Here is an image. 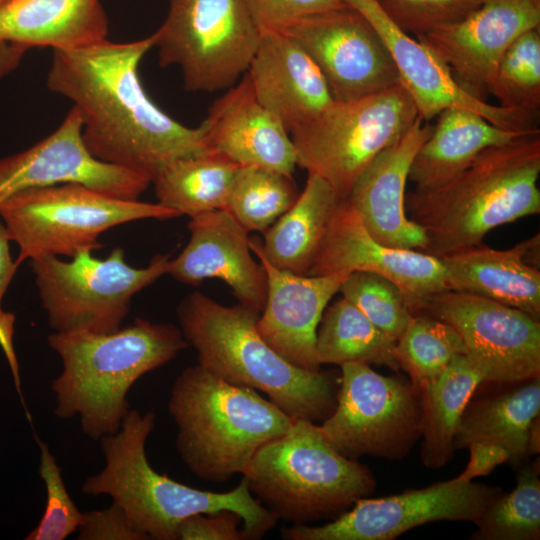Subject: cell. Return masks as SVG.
<instances>
[{
	"label": "cell",
	"instance_id": "cell-7",
	"mask_svg": "<svg viewBox=\"0 0 540 540\" xmlns=\"http://www.w3.org/2000/svg\"><path fill=\"white\" fill-rule=\"evenodd\" d=\"M243 477L261 504L293 525L331 521L376 488L368 467L340 454L305 419L262 445Z\"/></svg>",
	"mask_w": 540,
	"mask_h": 540
},
{
	"label": "cell",
	"instance_id": "cell-33",
	"mask_svg": "<svg viewBox=\"0 0 540 540\" xmlns=\"http://www.w3.org/2000/svg\"><path fill=\"white\" fill-rule=\"evenodd\" d=\"M395 358L418 390L436 379L459 355L462 338L448 323L425 313L412 314L395 343Z\"/></svg>",
	"mask_w": 540,
	"mask_h": 540
},
{
	"label": "cell",
	"instance_id": "cell-20",
	"mask_svg": "<svg viewBox=\"0 0 540 540\" xmlns=\"http://www.w3.org/2000/svg\"><path fill=\"white\" fill-rule=\"evenodd\" d=\"M249 245L267 279L266 300L257 320L260 335L289 362L319 370L317 329L328 303L349 273L295 274L273 266L262 253L260 240L250 238Z\"/></svg>",
	"mask_w": 540,
	"mask_h": 540
},
{
	"label": "cell",
	"instance_id": "cell-47",
	"mask_svg": "<svg viewBox=\"0 0 540 540\" xmlns=\"http://www.w3.org/2000/svg\"><path fill=\"white\" fill-rule=\"evenodd\" d=\"M4 1H5V0H0V4H1L2 2H4Z\"/></svg>",
	"mask_w": 540,
	"mask_h": 540
},
{
	"label": "cell",
	"instance_id": "cell-43",
	"mask_svg": "<svg viewBox=\"0 0 540 540\" xmlns=\"http://www.w3.org/2000/svg\"><path fill=\"white\" fill-rule=\"evenodd\" d=\"M467 449L470 458L463 472L455 477L462 482L490 474L498 465L508 462V452L499 445L490 442H475Z\"/></svg>",
	"mask_w": 540,
	"mask_h": 540
},
{
	"label": "cell",
	"instance_id": "cell-12",
	"mask_svg": "<svg viewBox=\"0 0 540 540\" xmlns=\"http://www.w3.org/2000/svg\"><path fill=\"white\" fill-rule=\"evenodd\" d=\"M340 367L336 406L319 425L325 439L354 460L364 455L388 460L407 457L422 436L419 390L365 363Z\"/></svg>",
	"mask_w": 540,
	"mask_h": 540
},
{
	"label": "cell",
	"instance_id": "cell-25",
	"mask_svg": "<svg viewBox=\"0 0 540 540\" xmlns=\"http://www.w3.org/2000/svg\"><path fill=\"white\" fill-rule=\"evenodd\" d=\"M539 234L508 249L480 243L439 257L448 290L481 296L540 321Z\"/></svg>",
	"mask_w": 540,
	"mask_h": 540
},
{
	"label": "cell",
	"instance_id": "cell-5",
	"mask_svg": "<svg viewBox=\"0 0 540 540\" xmlns=\"http://www.w3.org/2000/svg\"><path fill=\"white\" fill-rule=\"evenodd\" d=\"M177 315L198 364L209 372L265 393L292 419L316 423L333 412L339 378L296 366L271 348L257 329L260 312L193 292L180 302Z\"/></svg>",
	"mask_w": 540,
	"mask_h": 540
},
{
	"label": "cell",
	"instance_id": "cell-36",
	"mask_svg": "<svg viewBox=\"0 0 540 540\" xmlns=\"http://www.w3.org/2000/svg\"><path fill=\"white\" fill-rule=\"evenodd\" d=\"M499 106L540 111V28L517 37L500 58L487 88Z\"/></svg>",
	"mask_w": 540,
	"mask_h": 540
},
{
	"label": "cell",
	"instance_id": "cell-23",
	"mask_svg": "<svg viewBox=\"0 0 540 540\" xmlns=\"http://www.w3.org/2000/svg\"><path fill=\"white\" fill-rule=\"evenodd\" d=\"M210 152L239 166H257L292 176L295 149L283 124L256 98L244 77L209 107L199 126Z\"/></svg>",
	"mask_w": 540,
	"mask_h": 540
},
{
	"label": "cell",
	"instance_id": "cell-24",
	"mask_svg": "<svg viewBox=\"0 0 540 540\" xmlns=\"http://www.w3.org/2000/svg\"><path fill=\"white\" fill-rule=\"evenodd\" d=\"M247 73L258 101L290 134L334 100L309 55L284 32H262Z\"/></svg>",
	"mask_w": 540,
	"mask_h": 540
},
{
	"label": "cell",
	"instance_id": "cell-35",
	"mask_svg": "<svg viewBox=\"0 0 540 540\" xmlns=\"http://www.w3.org/2000/svg\"><path fill=\"white\" fill-rule=\"evenodd\" d=\"M539 465L527 464L517 474L516 487L503 492L474 522L472 540H539Z\"/></svg>",
	"mask_w": 540,
	"mask_h": 540
},
{
	"label": "cell",
	"instance_id": "cell-46",
	"mask_svg": "<svg viewBox=\"0 0 540 540\" xmlns=\"http://www.w3.org/2000/svg\"><path fill=\"white\" fill-rule=\"evenodd\" d=\"M539 416L535 418L530 426L529 438H528V448L530 455H535L539 453L540 450V422Z\"/></svg>",
	"mask_w": 540,
	"mask_h": 540
},
{
	"label": "cell",
	"instance_id": "cell-10",
	"mask_svg": "<svg viewBox=\"0 0 540 540\" xmlns=\"http://www.w3.org/2000/svg\"><path fill=\"white\" fill-rule=\"evenodd\" d=\"M169 254H156L135 268L115 247L100 259L83 250L65 261L58 256L30 260L48 323L54 332L110 333L121 327L132 298L167 274Z\"/></svg>",
	"mask_w": 540,
	"mask_h": 540
},
{
	"label": "cell",
	"instance_id": "cell-11",
	"mask_svg": "<svg viewBox=\"0 0 540 540\" xmlns=\"http://www.w3.org/2000/svg\"><path fill=\"white\" fill-rule=\"evenodd\" d=\"M152 35L160 66L178 67L186 90L206 93L236 84L260 39L245 0H170Z\"/></svg>",
	"mask_w": 540,
	"mask_h": 540
},
{
	"label": "cell",
	"instance_id": "cell-21",
	"mask_svg": "<svg viewBox=\"0 0 540 540\" xmlns=\"http://www.w3.org/2000/svg\"><path fill=\"white\" fill-rule=\"evenodd\" d=\"M190 239L170 259L167 274L197 286L205 279H220L238 303L261 312L267 294L266 273L251 254L248 232L229 211L214 210L190 218Z\"/></svg>",
	"mask_w": 540,
	"mask_h": 540
},
{
	"label": "cell",
	"instance_id": "cell-13",
	"mask_svg": "<svg viewBox=\"0 0 540 540\" xmlns=\"http://www.w3.org/2000/svg\"><path fill=\"white\" fill-rule=\"evenodd\" d=\"M504 491L455 478L382 498H361L348 511L319 526L293 525L286 540H392L436 521L475 522Z\"/></svg>",
	"mask_w": 540,
	"mask_h": 540
},
{
	"label": "cell",
	"instance_id": "cell-27",
	"mask_svg": "<svg viewBox=\"0 0 540 540\" xmlns=\"http://www.w3.org/2000/svg\"><path fill=\"white\" fill-rule=\"evenodd\" d=\"M436 118L409 171L408 181L416 190L438 187L463 171L486 148L527 135L499 127L464 108H447Z\"/></svg>",
	"mask_w": 540,
	"mask_h": 540
},
{
	"label": "cell",
	"instance_id": "cell-38",
	"mask_svg": "<svg viewBox=\"0 0 540 540\" xmlns=\"http://www.w3.org/2000/svg\"><path fill=\"white\" fill-rule=\"evenodd\" d=\"M40 449L39 474L46 489V504L37 526L26 540H64L78 530L83 517L71 499L61 468L48 445L36 437Z\"/></svg>",
	"mask_w": 540,
	"mask_h": 540
},
{
	"label": "cell",
	"instance_id": "cell-28",
	"mask_svg": "<svg viewBox=\"0 0 540 540\" xmlns=\"http://www.w3.org/2000/svg\"><path fill=\"white\" fill-rule=\"evenodd\" d=\"M512 384L501 393L469 400L454 438L455 450L490 442L508 452L513 467L531 456L528 438L531 423L540 414V376Z\"/></svg>",
	"mask_w": 540,
	"mask_h": 540
},
{
	"label": "cell",
	"instance_id": "cell-31",
	"mask_svg": "<svg viewBox=\"0 0 540 540\" xmlns=\"http://www.w3.org/2000/svg\"><path fill=\"white\" fill-rule=\"evenodd\" d=\"M240 166L213 152L179 158L165 165L152 183L158 203L179 216L227 208L234 177Z\"/></svg>",
	"mask_w": 540,
	"mask_h": 540
},
{
	"label": "cell",
	"instance_id": "cell-34",
	"mask_svg": "<svg viewBox=\"0 0 540 540\" xmlns=\"http://www.w3.org/2000/svg\"><path fill=\"white\" fill-rule=\"evenodd\" d=\"M298 196L292 176L257 166H240L226 210L247 232H264Z\"/></svg>",
	"mask_w": 540,
	"mask_h": 540
},
{
	"label": "cell",
	"instance_id": "cell-8",
	"mask_svg": "<svg viewBox=\"0 0 540 540\" xmlns=\"http://www.w3.org/2000/svg\"><path fill=\"white\" fill-rule=\"evenodd\" d=\"M175 217L158 202L123 199L76 183L29 189L0 205V218L19 248V265L43 256L93 252L104 246L100 236L115 226Z\"/></svg>",
	"mask_w": 540,
	"mask_h": 540
},
{
	"label": "cell",
	"instance_id": "cell-17",
	"mask_svg": "<svg viewBox=\"0 0 540 540\" xmlns=\"http://www.w3.org/2000/svg\"><path fill=\"white\" fill-rule=\"evenodd\" d=\"M66 183L135 200L152 181L92 156L82 138L79 111L72 107L50 135L22 152L0 159V205L20 192Z\"/></svg>",
	"mask_w": 540,
	"mask_h": 540
},
{
	"label": "cell",
	"instance_id": "cell-45",
	"mask_svg": "<svg viewBox=\"0 0 540 540\" xmlns=\"http://www.w3.org/2000/svg\"><path fill=\"white\" fill-rule=\"evenodd\" d=\"M10 237L0 218V312L4 294L11 283L19 264L10 253Z\"/></svg>",
	"mask_w": 540,
	"mask_h": 540
},
{
	"label": "cell",
	"instance_id": "cell-40",
	"mask_svg": "<svg viewBox=\"0 0 540 540\" xmlns=\"http://www.w3.org/2000/svg\"><path fill=\"white\" fill-rule=\"evenodd\" d=\"M260 33L283 32L297 20L347 7L341 0H245Z\"/></svg>",
	"mask_w": 540,
	"mask_h": 540
},
{
	"label": "cell",
	"instance_id": "cell-42",
	"mask_svg": "<svg viewBox=\"0 0 540 540\" xmlns=\"http://www.w3.org/2000/svg\"><path fill=\"white\" fill-rule=\"evenodd\" d=\"M241 516L231 510L188 516L178 526L177 540H246Z\"/></svg>",
	"mask_w": 540,
	"mask_h": 540
},
{
	"label": "cell",
	"instance_id": "cell-32",
	"mask_svg": "<svg viewBox=\"0 0 540 540\" xmlns=\"http://www.w3.org/2000/svg\"><path fill=\"white\" fill-rule=\"evenodd\" d=\"M393 339L344 297L326 307L316 335L318 364L365 363L397 371Z\"/></svg>",
	"mask_w": 540,
	"mask_h": 540
},
{
	"label": "cell",
	"instance_id": "cell-1",
	"mask_svg": "<svg viewBox=\"0 0 540 540\" xmlns=\"http://www.w3.org/2000/svg\"><path fill=\"white\" fill-rule=\"evenodd\" d=\"M154 38L116 43L107 38L53 50L48 88L73 102L82 138L96 159L153 180L168 163L209 152L201 129L163 112L146 94L138 74Z\"/></svg>",
	"mask_w": 540,
	"mask_h": 540
},
{
	"label": "cell",
	"instance_id": "cell-26",
	"mask_svg": "<svg viewBox=\"0 0 540 540\" xmlns=\"http://www.w3.org/2000/svg\"><path fill=\"white\" fill-rule=\"evenodd\" d=\"M100 0H5L0 4V43L74 49L107 38Z\"/></svg>",
	"mask_w": 540,
	"mask_h": 540
},
{
	"label": "cell",
	"instance_id": "cell-44",
	"mask_svg": "<svg viewBox=\"0 0 540 540\" xmlns=\"http://www.w3.org/2000/svg\"><path fill=\"white\" fill-rule=\"evenodd\" d=\"M14 321H15V317L12 313L4 312L3 310L0 312V346L3 352L5 353L8 364L11 368L15 387L20 396L21 403L24 407L27 418L29 422L32 423L31 416L24 402V398H23V394L21 390L19 366H18V362H17V358L15 355V350L13 346Z\"/></svg>",
	"mask_w": 540,
	"mask_h": 540
},
{
	"label": "cell",
	"instance_id": "cell-29",
	"mask_svg": "<svg viewBox=\"0 0 540 540\" xmlns=\"http://www.w3.org/2000/svg\"><path fill=\"white\" fill-rule=\"evenodd\" d=\"M339 200L327 181L308 174L293 205L263 232L261 251L267 260L281 270L307 275Z\"/></svg>",
	"mask_w": 540,
	"mask_h": 540
},
{
	"label": "cell",
	"instance_id": "cell-37",
	"mask_svg": "<svg viewBox=\"0 0 540 540\" xmlns=\"http://www.w3.org/2000/svg\"><path fill=\"white\" fill-rule=\"evenodd\" d=\"M339 292L394 341L399 338L412 315L399 287L375 273H349Z\"/></svg>",
	"mask_w": 540,
	"mask_h": 540
},
{
	"label": "cell",
	"instance_id": "cell-19",
	"mask_svg": "<svg viewBox=\"0 0 540 540\" xmlns=\"http://www.w3.org/2000/svg\"><path fill=\"white\" fill-rule=\"evenodd\" d=\"M540 28V0H485L462 21L415 37L470 94L486 100L495 68L512 42Z\"/></svg>",
	"mask_w": 540,
	"mask_h": 540
},
{
	"label": "cell",
	"instance_id": "cell-30",
	"mask_svg": "<svg viewBox=\"0 0 540 540\" xmlns=\"http://www.w3.org/2000/svg\"><path fill=\"white\" fill-rule=\"evenodd\" d=\"M484 383L466 354L459 355L433 381L419 389L422 406V464L439 469L454 457V438L466 405Z\"/></svg>",
	"mask_w": 540,
	"mask_h": 540
},
{
	"label": "cell",
	"instance_id": "cell-15",
	"mask_svg": "<svg viewBox=\"0 0 540 540\" xmlns=\"http://www.w3.org/2000/svg\"><path fill=\"white\" fill-rule=\"evenodd\" d=\"M283 32L319 68L334 101L358 99L399 82L377 31L349 6L306 16Z\"/></svg>",
	"mask_w": 540,
	"mask_h": 540
},
{
	"label": "cell",
	"instance_id": "cell-22",
	"mask_svg": "<svg viewBox=\"0 0 540 540\" xmlns=\"http://www.w3.org/2000/svg\"><path fill=\"white\" fill-rule=\"evenodd\" d=\"M431 131L429 121L419 116L358 176L346 198L367 232L385 246L423 252L427 248L424 231L406 213L405 189L413 158Z\"/></svg>",
	"mask_w": 540,
	"mask_h": 540
},
{
	"label": "cell",
	"instance_id": "cell-39",
	"mask_svg": "<svg viewBox=\"0 0 540 540\" xmlns=\"http://www.w3.org/2000/svg\"><path fill=\"white\" fill-rule=\"evenodd\" d=\"M485 0H378L389 18L407 34L418 37L458 23Z\"/></svg>",
	"mask_w": 540,
	"mask_h": 540
},
{
	"label": "cell",
	"instance_id": "cell-9",
	"mask_svg": "<svg viewBox=\"0 0 540 540\" xmlns=\"http://www.w3.org/2000/svg\"><path fill=\"white\" fill-rule=\"evenodd\" d=\"M419 117L405 88L397 84L349 101H333L290 133L296 166L327 181L346 199L355 180Z\"/></svg>",
	"mask_w": 540,
	"mask_h": 540
},
{
	"label": "cell",
	"instance_id": "cell-6",
	"mask_svg": "<svg viewBox=\"0 0 540 540\" xmlns=\"http://www.w3.org/2000/svg\"><path fill=\"white\" fill-rule=\"evenodd\" d=\"M168 411L180 458L192 474L214 483L243 474L256 451L294 421L255 389L228 383L199 364L174 381Z\"/></svg>",
	"mask_w": 540,
	"mask_h": 540
},
{
	"label": "cell",
	"instance_id": "cell-18",
	"mask_svg": "<svg viewBox=\"0 0 540 540\" xmlns=\"http://www.w3.org/2000/svg\"><path fill=\"white\" fill-rule=\"evenodd\" d=\"M356 271L375 273L395 283L412 314L420 313L431 296L448 290L438 257L379 243L367 232L347 199H340L307 275Z\"/></svg>",
	"mask_w": 540,
	"mask_h": 540
},
{
	"label": "cell",
	"instance_id": "cell-14",
	"mask_svg": "<svg viewBox=\"0 0 540 540\" xmlns=\"http://www.w3.org/2000/svg\"><path fill=\"white\" fill-rule=\"evenodd\" d=\"M420 313L456 330L484 382L509 384L540 376V321L527 313L453 290L431 296Z\"/></svg>",
	"mask_w": 540,
	"mask_h": 540
},
{
	"label": "cell",
	"instance_id": "cell-4",
	"mask_svg": "<svg viewBox=\"0 0 540 540\" xmlns=\"http://www.w3.org/2000/svg\"><path fill=\"white\" fill-rule=\"evenodd\" d=\"M154 426V412L130 408L118 431L100 439L105 465L85 479L82 492L109 496L147 540H177L182 520L221 510L241 516L246 540L260 539L276 526L278 518L253 496L244 477L234 489L221 493L182 484L154 470L145 452Z\"/></svg>",
	"mask_w": 540,
	"mask_h": 540
},
{
	"label": "cell",
	"instance_id": "cell-16",
	"mask_svg": "<svg viewBox=\"0 0 540 540\" xmlns=\"http://www.w3.org/2000/svg\"><path fill=\"white\" fill-rule=\"evenodd\" d=\"M362 14L385 44L399 83L425 121L458 107L479 113L493 124L526 134L539 133V113L504 108L477 98L456 81L446 64L420 40L402 31L378 0H341Z\"/></svg>",
	"mask_w": 540,
	"mask_h": 540
},
{
	"label": "cell",
	"instance_id": "cell-2",
	"mask_svg": "<svg viewBox=\"0 0 540 540\" xmlns=\"http://www.w3.org/2000/svg\"><path fill=\"white\" fill-rule=\"evenodd\" d=\"M540 133L483 150L458 175L405 196L408 217L443 257L482 243L496 227L540 213Z\"/></svg>",
	"mask_w": 540,
	"mask_h": 540
},
{
	"label": "cell",
	"instance_id": "cell-41",
	"mask_svg": "<svg viewBox=\"0 0 540 540\" xmlns=\"http://www.w3.org/2000/svg\"><path fill=\"white\" fill-rule=\"evenodd\" d=\"M79 540H147L118 504L83 512L78 528Z\"/></svg>",
	"mask_w": 540,
	"mask_h": 540
},
{
	"label": "cell",
	"instance_id": "cell-3",
	"mask_svg": "<svg viewBox=\"0 0 540 540\" xmlns=\"http://www.w3.org/2000/svg\"><path fill=\"white\" fill-rule=\"evenodd\" d=\"M48 345L62 361L51 382L54 414L78 417L81 431L94 441L118 431L136 381L189 346L177 326L143 318L110 333L53 332Z\"/></svg>",
	"mask_w": 540,
	"mask_h": 540
}]
</instances>
